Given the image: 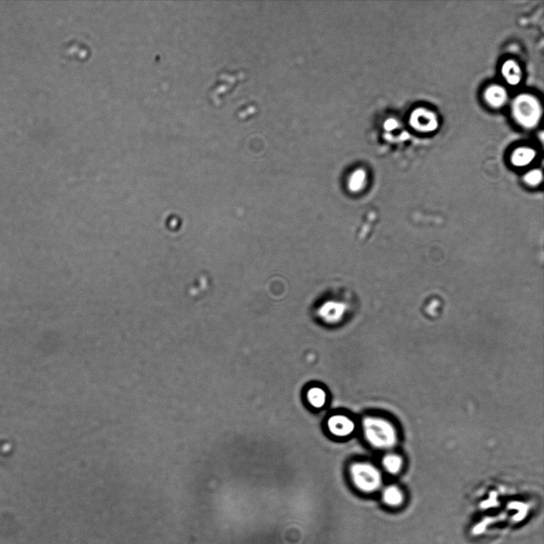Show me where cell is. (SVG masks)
<instances>
[{"label": "cell", "instance_id": "30bf717a", "mask_svg": "<svg viewBox=\"0 0 544 544\" xmlns=\"http://www.w3.org/2000/svg\"><path fill=\"white\" fill-rule=\"evenodd\" d=\"M382 498L387 505L398 507L402 504L404 496L402 492L398 487L388 486L383 490Z\"/></svg>", "mask_w": 544, "mask_h": 544}, {"label": "cell", "instance_id": "7c38bea8", "mask_svg": "<svg viewBox=\"0 0 544 544\" xmlns=\"http://www.w3.org/2000/svg\"><path fill=\"white\" fill-rule=\"evenodd\" d=\"M543 174L540 170H532L525 176V181L527 184L536 186L541 183Z\"/></svg>", "mask_w": 544, "mask_h": 544}, {"label": "cell", "instance_id": "7a4b0ae2", "mask_svg": "<svg viewBox=\"0 0 544 544\" xmlns=\"http://www.w3.org/2000/svg\"><path fill=\"white\" fill-rule=\"evenodd\" d=\"M349 476L356 488L362 493H374L382 485L380 471L369 463L358 462L351 464Z\"/></svg>", "mask_w": 544, "mask_h": 544}, {"label": "cell", "instance_id": "52a82bcc", "mask_svg": "<svg viewBox=\"0 0 544 544\" xmlns=\"http://www.w3.org/2000/svg\"><path fill=\"white\" fill-rule=\"evenodd\" d=\"M307 400L311 407L317 410L323 409L328 402V394L324 388L314 386L310 387L307 393Z\"/></svg>", "mask_w": 544, "mask_h": 544}, {"label": "cell", "instance_id": "8992f818", "mask_svg": "<svg viewBox=\"0 0 544 544\" xmlns=\"http://www.w3.org/2000/svg\"><path fill=\"white\" fill-rule=\"evenodd\" d=\"M485 99L492 107L501 108L507 101V93L504 87L491 86L485 92Z\"/></svg>", "mask_w": 544, "mask_h": 544}, {"label": "cell", "instance_id": "4fadbf2b", "mask_svg": "<svg viewBox=\"0 0 544 544\" xmlns=\"http://www.w3.org/2000/svg\"><path fill=\"white\" fill-rule=\"evenodd\" d=\"M366 178V174L362 170H358L352 176L351 185L356 189H360L362 184H364Z\"/></svg>", "mask_w": 544, "mask_h": 544}, {"label": "cell", "instance_id": "5bb4252c", "mask_svg": "<svg viewBox=\"0 0 544 544\" xmlns=\"http://www.w3.org/2000/svg\"><path fill=\"white\" fill-rule=\"evenodd\" d=\"M398 126H400V124L394 118L388 119L385 124H383V128H385V130L387 132L395 130Z\"/></svg>", "mask_w": 544, "mask_h": 544}, {"label": "cell", "instance_id": "3957f363", "mask_svg": "<svg viewBox=\"0 0 544 544\" xmlns=\"http://www.w3.org/2000/svg\"><path fill=\"white\" fill-rule=\"evenodd\" d=\"M541 103L535 97L522 95L518 96L512 105V113L518 123L526 128H535L542 117Z\"/></svg>", "mask_w": 544, "mask_h": 544}, {"label": "cell", "instance_id": "8fae6325", "mask_svg": "<svg viewBox=\"0 0 544 544\" xmlns=\"http://www.w3.org/2000/svg\"><path fill=\"white\" fill-rule=\"evenodd\" d=\"M382 464L388 474H397L402 469L403 460L400 455L389 454L382 458Z\"/></svg>", "mask_w": 544, "mask_h": 544}, {"label": "cell", "instance_id": "ba28073f", "mask_svg": "<svg viewBox=\"0 0 544 544\" xmlns=\"http://www.w3.org/2000/svg\"><path fill=\"white\" fill-rule=\"evenodd\" d=\"M502 75L509 85L516 86L522 79V71L516 61L507 60L501 69Z\"/></svg>", "mask_w": 544, "mask_h": 544}, {"label": "cell", "instance_id": "6da1fadb", "mask_svg": "<svg viewBox=\"0 0 544 544\" xmlns=\"http://www.w3.org/2000/svg\"><path fill=\"white\" fill-rule=\"evenodd\" d=\"M362 428L366 441L374 448L391 449L397 443L396 429L386 419L375 416L366 417L362 422Z\"/></svg>", "mask_w": 544, "mask_h": 544}, {"label": "cell", "instance_id": "5b68a950", "mask_svg": "<svg viewBox=\"0 0 544 544\" xmlns=\"http://www.w3.org/2000/svg\"><path fill=\"white\" fill-rule=\"evenodd\" d=\"M410 124L416 130L422 133L436 131L439 126L436 114L423 108H418L412 112Z\"/></svg>", "mask_w": 544, "mask_h": 544}, {"label": "cell", "instance_id": "9c48e42d", "mask_svg": "<svg viewBox=\"0 0 544 544\" xmlns=\"http://www.w3.org/2000/svg\"><path fill=\"white\" fill-rule=\"evenodd\" d=\"M536 153L535 150L530 148H517L512 154V163L516 167H525L533 162L535 159Z\"/></svg>", "mask_w": 544, "mask_h": 544}, {"label": "cell", "instance_id": "277c9868", "mask_svg": "<svg viewBox=\"0 0 544 544\" xmlns=\"http://www.w3.org/2000/svg\"><path fill=\"white\" fill-rule=\"evenodd\" d=\"M326 425H327L329 433L338 438L351 436L356 428L353 419L342 414H333L328 418Z\"/></svg>", "mask_w": 544, "mask_h": 544}]
</instances>
